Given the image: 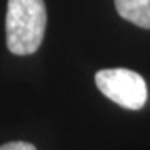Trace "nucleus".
<instances>
[{
	"label": "nucleus",
	"mask_w": 150,
	"mask_h": 150,
	"mask_svg": "<svg viewBox=\"0 0 150 150\" xmlns=\"http://www.w3.org/2000/svg\"><path fill=\"white\" fill-rule=\"evenodd\" d=\"M118 15L142 28H150V0H115Z\"/></svg>",
	"instance_id": "nucleus-3"
},
{
	"label": "nucleus",
	"mask_w": 150,
	"mask_h": 150,
	"mask_svg": "<svg viewBox=\"0 0 150 150\" xmlns=\"http://www.w3.org/2000/svg\"><path fill=\"white\" fill-rule=\"evenodd\" d=\"M95 83L103 95L120 107L139 110L147 102L144 77L129 69H103L95 74Z\"/></svg>",
	"instance_id": "nucleus-2"
},
{
	"label": "nucleus",
	"mask_w": 150,
	"mask_h": 150,
	"mask_svg": "<svg viewBox=\"0 0 150 150\" xmlns=\"http://www.w3.org/2000/svg\"><path fill=\"white\" fill-rule=\"evenodd\" d=\"M0 150H37V149L28 142H10V144L2 145Z\"/></svg>",
	"instance_id": "nucleus-4"
},
{
	"label": "nucleus",
	"mask_w": 150,
	"mask_h": 150,
	"mask_svg": "<svg viewBox=\"0 0 150 150\" xmlns=\"http://www.w3.org/2000/svg\"><path fill=\"white\" fill-rule=\"evenodd\" d=\"M47 8L43 0H8L5 17L7 47L13 55L37 52L45 35Z\"/></svg>",
	"instance_id": "nucleus-1"
}]
</instances>
